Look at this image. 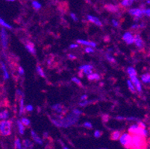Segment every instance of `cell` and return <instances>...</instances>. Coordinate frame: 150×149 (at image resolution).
<instances>
[{"mask_svg":"<svg viewBox=\"0 0 150 149\" xmlns=\"http://www.w3.org/2000/svg\"><path fill=\"white\" fill-rule=\"evenodd\" d=\"M64 149H68L67 147H64Z\"/></svg>","mask_w":150,"mask_h":149,"instance_id":"58","label":"cell"},{"mask_svg":"<svg viewBox=\"0 0 150 149\" xmlns=\"http://www.w3.org/2000/svg\"><path fill=\"white\" fill-rule=\"evenodd\" d=\"M93 66L92 65H90V64H84V65L82 66H79V70L82 71L84 70V69H93Z\"/></svg>","mask_w":150,"mask_h":149,"instance_id":"29","label":"cell"},{"mask_svg":"<svg viewBox=\"0 0 150 149\" xmlns=\"http://www.w3.org/2000/svg\"><path fill=\"white\" fill-rule=\"evenodd\" d=\"M21 121L25 126H28L30 125V120L27 118H22Z\"/></svg>","mask_w":150,"mask_h":149,"instance_id":"35","label":"cell"},{"mask_svg":"<svg viewBox=\"0 0 150 149\" xmlns=\"http://www.w3.org/2000/svg\"><path fill=\"white\" fill-rule=\"evenodd\" d=\"M106 10H108L110 12H116L118 11V8L116 5H111V4H108V5H105Z\"/></svg>","mask_w":150,"mask_h":149,"instance_id":"18","label":"cell"},{"mask_svg":"<svg viewBox=\"0 0 150 149\" xmlns=\"http://www.w3.org/2000/svg\"><path fill=\"white\" fill-rule=\"evenodd\" d=\"M14 146H15V148L16 149L23 148V147H22V143H21V142H20V139H19V138H17V139H15Z\"/></svg>","mask_w":150,"mask_h":149,"instance_id":"28","label":"cell"},{"mask_svg":"<svg viewBox=\"0 0 150 149\" xmlns=\"http://www.w3.org/2000/svg\"><path fill=\"white\" fill-rule=\"evenodd\" d=\"M83 73L89 76V75H91V74L93 73L92 69H84V70H83Z\"/></svg>","mask_w":150,"mask_h":149,"instance_id":"44","label":"cell"},{"mask_svg":"<svg viewBox=\"0 0 150 149\" xmlns=\"http://www.w3.org/2000/svg\"><path fill=\"white\" fill-rule=\"evenodd\" d=\"M87 98H88V95H86V94H84V95H81V101L86 100Z\"/></svg>","mask_w":150,"mask_h":149,"instance_id":"51","label":"cell"},{"mask_svg":"<svg viewBox=\"0 0 150 149\" xmlns=\"http://www.w3.org/2000/svg\"><path fill=\"white\" fill-rule=\"evenodd\" d=\"M0 131L3 136H9L11 132V122L8 120L1 121L0 123Z\"/></svg>","mask_w":150,"mask_h":149,"instance_id":"3","label":"cell"},{"mask_svg":"<svg viewBox=\"0 0 150 149\" xmlns=\"http://www.w3.org/2000/svg\"><path fill=\"white\" fill-rule=\"evenodd\" d=\"M88 78L90 81H98L100 79V76L97 73H92L89 76H88Z\"/></svg>","mask_w":150,"mask_h":149,"instance_id":"21","label":"cell"},{"mask_svg":"<svg viewBox=\"0 0 150 149\" xmlns=\"http://www.w3.org/2000/svg\"><path fill=\"white\" fill-rule=\"evenodd\" d=\"M0 24H1V25H2V26L5 27V28H8V29H11L12 28L11 25H10L9 24H8V23H7L6 22L4 21L2 19H0Z\"/></svg>","mask_w":150,"mask_h":149,"instance_id":"31","label":"cell"},{"mask_svg":"<svg viewBox=\"0 0 150 149\" xmlns=\"http://www.w3.org/2000/svg\"><path fill=\"white\" fill-rule=\"evenodd\" d=\"M7 2H14V1H17V0H5Z\"/></svg>","mask_w":150,"mask_h":149,"instance_id":"56","label":"cell"},{"mask_svg":"<svg viewBox=\"0 0 150 149\" xmlns=\"http://www.w3.org/2000/svg\"><path fill=\"white\" fill-rule=\"evenodd\" d=\"M126 120H128V121H139L138 119L135 118V117H128V118H126Z\"/></svg>","mask_w":150,"mask_h":149,"instance_id":"46","label":"cell"},{"mask_svg":"<svg viewBox=\"0 0 150 149\" xmlns=\"http://www.w3.org/2000/svg\"><path fill=\"white\" fill-rule=\"evenodd\" d=\"M131 28H132V29H134V30L137 29V28H140V25H138V24H134V25H132Z\"/></svg>","mask_w":150,"mask_h":149,"instance_id":"49","label":"cell"},{"mask_svg":"<svg viewBox=\"0 0 150 149\" xmlns=\"http://www.w3.org/2000/svg\"><path fill=\"white\" fill-rule=\"evenodd\" d=\"M77 43H79L81 45H84V46H91V47H96V43H94V42H91V41H87L84 40L79 39L77 40Z\"/></svg>","mask_w":150,"mask_h":149,"instance_id":"11","label":"cell"},{"mask_svg":"<svg viewBox=\"0 0 150 149\" xmlns=\"http://www.w3.org/2000/svg\"><path fill=\"white\" fill-rule=\"evenodd\" d=\"M37 72H38L39 76H41V77L43 78H45V73L40 66H37Z\"/></svg>","mask_w":150,"mask_h":149,"instance_id":"30","label":"cell"},{"mask_svg":"<svg viewBox=\"0 0 150 149\" xmlns=\"http://www.w3.org/2000/svg\"><path fill=\"white\" fill-rule=\"evenodd\" d=\"M106 59H107L108 61L110 63H116L115 59H114V57H113L112 56L109 54H106Z\"/></svg>","mask_w":150,"mask_h":149,"instance_id":"34","label":"cell"},{"mask_svg":"<svg viewBox=\"0 0 150 149\" xmlns=\"http://www.w3.org/2000/svg\"><path fill=\"white\" fill-rule=\"evenodd\" d=\"M85 52L88 53V54H90V53H93L94 49L91 46H88V47L85 48Z\"/></svg>","mask_w":150,"mask_h":149,"instance_id":"36","label":"cell"},{"mask_svg":"<svg viewBox=\"0 0 150 149\" xmlns=\"http://www.w3.org/2000/svg\"><path fill=\"white\" fill-rule=\"evenodd\" d=\"M23 111H24V99L22 98L20 102V115H22Z\"/></svg>","mask_w":150,"mask_h":149,"instance_id":"32","label":"cell"},{"mask_svg":"<svg viewBox=\"0 0 150 149\" xmlns=\"http://www.w3.org/2000/svg\"><path fill=\"white\" fill-rule=\"evenodd\" d=\"M31 136H32V139H34V141H35V143H38V144H39V145L43 144V140H42V139H40V138L39 137L38 135H37V133H35V131H31Z\"/></svg>","mask_w":150,"mask_h":149,"instance_id":"13","label":"cell"},{"mask_svg":"<svg viewBox=\"0 0 150 149\" xmlns=\"http://www.w3.org/2000/svg\"><path fill=\"white\" fill-rule=\"evenodd\" d=\"M120 142L121 145L124 146L125 148L128 149L131 148V145H132V136L128 133H125L121 135L120 138Z\"/></svg>","mask_w":150,"mask_h":149,"instance_id":"4","label":"cell"},{"mask_svg":"<svg viewBox=\"0 0 150 149\" xmlns=\"http://www.w3.org/2000/svg\"><path fill=\"white\" fill-rule=\"evenodd\" d=\"M146 143L145 137L137 134L132 136L131 149H146Z\"/></svg>","mask_w":150,"mask_h":149,"instance_id":"2","label":"cell"},{"mask_svg":"<svg viewBox=\"0 0 150 149\" xmlns=\"http://www.w3.org/2000/svg\"><path fill=\"white\" fill-rule=\"evenodd\" d=\"M29 1H33V0H29Z\"/></svg>","mask_w":150,"mask_h":149,"instance_id":"60","label":"cell"},{"mask_svg":"<svg viewBox=\"0 0 150 149\" xmlns=\"http://www.w3.org/2000/svg\"><path fill=\"white\" fill-rule=\"evenodd\" d=\"M122 40L125 41L126 44L131 45L134 43V36L132 35V33L127 31L125 32L123 35H122Z\"/></svg>","mask_w":150,"mask_h":149,"instance_id":"6","label":"cell"},{"mask_svg":"<svg viewBox=\"0 0 150 149\" xmlns=\"http://www.w3.org/2000/svg\"><path fill=\"white\" fill-rule=\"evenodd\" d=\"M83 126L85 127V128H89V129H91V128H93V125L92 124H91L90 121H85V122L84 123V125H83Z\"/></svg>","mask_w":150,"mask_h":149,"instance_id":"37","label":"cell"},{"mask_svg":"<svg viewBox=\"0 0 150 149\" xmlns=\"http://www.w3.org/2000/svg\"><path fill=\"white\" fill-rule=\"evenodd\" d=\"M87 19H88V21H90L91 23H94V24L97 25V26H102V22L100 21L99 18H97L96 16H93L92 15H88L87 16Z\"/></svg>","mask_w":150,"mask_h":149,"instance_id":"9","label":"cell"},{"mask_svg":"<svg viewBox=\"0 0 150 149\" xmlns=\"http://www.w3.org/2000/svg\"><path fill=\"white\" fill-rule=\"evenodd\" d=\"M23 145H24L25 148H28L32 147V143H31L29 140H28V139L24 140V142H23Z\"/></svg>","mask_w":150,"mask_h":149,"instance_id":"33","label":"cell"},{"mask_svg":"<svg viewBox=\"0 0 150 149\" xmlns=\"http://www.w3.org/2000/svg\"><path fill=\"white\" fill-rule=\"evenodd\" d=\"M137 135H140V136H144V137H146L149 135V131L146 128H142V127L139 125V128L137 131Z\"/></svg>","mask_w":150,"mask_h":149,"instance_id":"12","label":"cell"},{"mask_svg":"<svg viewBox=\"0 0 150 149\" xmlns=\"http://www.w3.org/2000/svg\"><path fill=\"white\" fill-rule=\"evenodd\" d=\"M78 46H79V45L73 43V44H71L70 46H69V48H70V49H76V48H77Z\"/></svg>","mask_w":150,"mask_h":149,"instance_id":"52","label":"cell"},{"mask_svg":"<svg viewBox=\"0 0 150 149\" xmlns=\"http://www.w3.org/2000/svg\"><path fill=\"white\" fill-rule=\"evenodd\" d=\"M68 57H69V58H70V59H72V60H75L76 58V56L73 55V54H69V55H68Z\"/></svg>","mask_w":150,"mask_h":149,"instance_id":"53","label":"cell"},{"mask_svg":"<svg viewBox=\"0 0 150 149\" xmlns=\"http://www.w3.org/2000/svg\"><path fill=\"white\" fill-rule=\"evenodd\" d=\"M33 109H34L33 106L31 105H28L26 107H25V110L28 112H31L32 110H33Z\"/></svg>","mask_w":150,"mask_h":149,"instance_id":"41","label":"cell"},{"mask_svg":"<svg viewBox=\"0 0 150 149\" xmlns=\"http://www.w3.org/2000/svg\"><path fill=\"white\" fill-rule=\"evenodd\" d=\"M121 135L122 134H121V133L119 131H114L112 133V134H111V139H112L113 140H114V141L118 140V139H120V138Z\"/></svg>","mask_w":150,"mask_h":149,"instance_id":"20","label":"cell"},{"mask_svg":"<svg viewBox=\"0 0 150 149\" xmlns=\"http://www.w3.org/2000/svg\"><path fill=\"white\" fill-rule=\"evenodd\" d=\"M31 5H32V7H33L35 9H36V10H39V9H40L42 7L41 4L39 2H38V1H36V0H33V1H32Z\"/></svg>","mask_w":150,"mask_h":149,"instance_id":"27","label":"cell"},{"mask_svg":"<svg viewBox=\"0 0 150 149\" xmlns=\"http://www.w3.org/2000/svg\"><path fill=\"white\" fill-rule=\"evenodd\" d=\"M129 13L134 17H137L139 19H141L144 15V8H132L129 11Z\"/></svg>","mask_w":150,"mask_h":149,"instance_id":"5","label":"cell"},{"mask_svg":"<svg viewBox=\"0 0 150 149\" xmlns=\"http://www.w3.org/2000/svg\"><path fill=\"white\" fill-rule=\"evenodd\" d=\"M79 119V116L75 114L72 112L70 114L68 115L67 117H65V118L57 119H52V121L55 126L59 127V128H66L74 125L75 123L77 122Z\"/></svg>","mask_w":150,"mask_h":149,"instance_id":"1","label":"cell"},{"mask_svg":"<svg viewBox=\"0 0 150 149\" xmlns=\"http://www.w3.org/2000/svg\"><path fill=\"white\" fill-rule=\"evenodd\" d=\"M70 17L72 18V20H73V21H75V22L78 21V17L76 16V15L74 13H70Z\"/></svg>","mask_w":150,"mask_h":149,"instance_id":"43","label":"cell"},{"mask_svg":"<svg viewBox=\"0 0 150 149\" xmlns=\"http://www.w3.org/2000/svg\"><path fill=\"white\" fill-rule=\"evenodd\" d=\"M72 112H73V113H75V114L79 115H79H81V113H82V112H81V110H78V109H74V110H73Z\"/></svg>","mask_w":150,"mask_h":149,"instance_id":"45","label":"cell"},{"mask_svg":"<svg viewBox=\"0 0 150 149\" xmlns=\"http://www.w3.org/2000/svg\"><path fill=\"white\" fill-rule=\"evenodd\" d=\"M134 44L137 46L138 49H142L144 48V40H142V38L140 37V36L139 35H136L134 36Z\"/></svg>","mask_w":150,"mask_h":149,"instance_id":"10","label":"cell"},{"mask_svg":"<svg viewBox=\"0 0 150 149\" xmlns=\"http://www.w3.org/2000/svg\"><path fill=\"white\" fill-rule=\"evenodd\" d=\"M2 69L3 70V74H4V79L5 80H8L9 78V74L8 72V70H7V68L5 66V64L4 63H2Z\"/></svg>","mask_w":150,"mask_h":149,"instance_id":"23","label":"cell"},{"mask_svg":"<svg viewBox=\"0 0 150 149\" xmlns=\"http://www.w3.org/2000/svg\"><path fill=\"white\" fill-rule=\"evenodd\" d=\"M17 95H19V96H21V97L23 96V92H22L20 90H17Z\"/></svg>","mask_w":150,"mask_h":149,"instance_id":"50","label":"cell"},{"mask_svg":"<svg viewBox=\"0 0 150 149\" xmlns=\"http://www.w3.org/2000/svg\"><path fill=\"white\" fill-rule=\"evenodd\" d=\"M90 102H90V101H88V100H84V101H82L81 102H80L79 105L81 107H84V106H85V105H88Z\"/></svg>","mask_w":150,"mask_h":149,"instance_id":"40","label":"cell"},{"mask_svg":"<svg viewBox=\"0 0 150 149\" xmlns=\"http://www.w3.org/2000/svg\"><path fill=\"white\" fill-rule=\"evenodd\" d=\"M139 128V125H136V124H134L132 125L129 128V132L132 135H136L137 134V131Z\"/></svg>","mask_w":150,"mask_h":149,"instance_id":"15","label":"cell"},{"mask_svg":"<svg viewBox=\"0 0 150 149\" xmlns=\"http://www.w3.org/2000/svg\"><path fill=\"white\" fill-rule=\"evenodd\" d=\"M112 25L114 27H118L119 26V23L116 20H112Z\"/></svg>","mask_w":150,"mask_h":149,"instance_id":"47","label":"cell"},{"mask_svg":"<svg viewBox=\"0 0 150 149\" xmlns=\"http://www.w3.org/2000/svg\"><path fill=\"white\" fill-rule=\"evenodd\" d=\"M1 40H2V44L3 47L6 48L8 46V35H7L5 28H2L1 30Z\"/></svg>","mask_w":150,"mask_h":149,"instance_id":"8","label":"cell"},{"mask_svg":"<svg viewBox=\"0 0 150 149\" xmlns=\"http://www.w3.org/2000/svg\"><path fill=\"white\" fill-rule=\"evenodd\" d=\"M9 117V113L8 110H2L0 113V119L6 120Z\"/></svg>","mask_w":150,"mask_h":149,"instance_id":"26","label":"cell"},{"mask_svg":"<svg viewBox=\"0 0 150 149\" xmlns=\"http://www.w3.org/2000/svg\"><path fill=\"white\" fill-rule=\"evenodd\" d=\"M101 135H102V132L99 131H96L95 132H94V136L96 138H99L100 137Z\"/></svg>","mask_w":150,"mask_h":149,"instance_id":"42","label":"cell"},{"mask_svg":"<svg viewBox=\"0 0 150 149\" xmlns=\"http://www.w3.org/2000/svg\"><path fill=\"white\" fill-rule=\"evenodd\" d=\"M127 73L129 76V77L137 76V71H136V69L132 67V66H129L127 69Z\"/></svg>","mask_w":150,"mask_h":149,"instance_id":"19","label":"cell"},{"mask_svg":"<svg viewBox=\"0 0 150 149\" xmlns=\"http://www.w3.org/2000/svg\"><path fill=\"white\" fill-rule=\"evenodd\" d=\"M52 108L54 111H56L57 113H62V111H63L62 106H61V105H59V104H56V105H53V106L52 107Z\"/></svg>","mask_w":150,"mask_h":149,"instance_id":"24","label":"cell"},{"mask_svg":"<svg viewBox=\"0 0 150 149\" xmlns=\"http://www.w3.org/2000/svg\"><path fill=\"white\" fill-rule=\"evenodd\" d=\"M18 72L20 75H21V76L24 75V69H23V68L21 67V66H20L18 69Z\"/></svg>","mask_w":150,"mask_h":149,"instance_id":"48","label":"cell"},{"mask_svg":"<svg viewBox=\"0 0 150 149\" xmlns=\"http://www.w3.org/2000/svg\"><path fill=\"white\" fill-rule=\"evenodd\" d=\"M130 80L132 81V83L134 84V87H136V90H137V92L141 93L142 92V86L140 84V81H139V79L137 78V76H132L130 77Z\"/></svg>","mask_w":150,"mask_h":149,"instance_id":"7","label":"cell"},{"mask_svg":"<svg viewBox=\"0 0 150 149\" xmlns=\"http://www.w3.org/2000/svg\"><path fill=\"white\" fill-rule=\"evenodd\" d=\"M116 119L117 120H124V119H126V118L123 117H116Z\"/></svg>","mask_w":150,"mask_h":149,"instance_id":"54","label":"cell"},{"mask_svg":"<svg viewBox=\"0 0 150 149\" xmlns=\"http://www.w3.org/2000/svg\"><path fill=\"white\" fill-rule=\"evenodd\" d=\"M144 13L146 16L150 17V8H144Z\"/></svg>","mask_w":150,"mask_h":149,"instance_id":"39","label":"cell"},{"mask_svg":"<svg viewBox=\"0 0 150 149\" xmlns=\"http://www.w3.org/2000/svg\"><path fill=\"white\" fill-rule=\"evenodd\" d=\"M79 76H80V77H82V76H83L82 72H79Z\"/></svg>","mask_w":150,"mask_h":149,"instance_id":"57","label":"cell"},{"mask_svg":"<svg viewBox=\"0 0 150 149\" xmlns=\"http://www.w3.org/2000/svg\"><path fill=\"white\" fill-rule=\"evenodd\" d=\"M25 49H26L30 53H31V54H35V45L32 43H30V42L27 43L26 44H25Z\"/></svg>","mask_w":150,"mask_h":149,"instance_id":"14","label":"cell"},{"mask_svg":"<svg viewBox=\"0 0 150 149\" xmlns=\"http://www.w3.org/2000/svg\"><path fill=\"white\" fill-rule=\"evenodd\" d=\"M127 85H128V87H129V90H130L131 92L133 93H134L136 92V87H134V84L132 83V81L131 80H128L127 81Z\"/></svg>","mask_w":150,"mask_h":149,"instance_id":"22","label":"cell"},{"mask_svg":"<svg viewBox=\"0 0 150 149\" xmlns=\"http://www.w3.org/2000/svg\"><path fill=\"white\" fill-rule=\"evenodd\" d=\"M17 127H18V130L19 132H20V134H24V131H25V125H23V122L21 121H17Z\"/></svg>","mask_w":150,"mask_h":149,"instance_id":"17","label":"cell"},{"mask_svg":"<svg viewBox=\"0 0 150 149\" xmlns=\"http://www.w3.org/2000/svg\"><path fill=\"white\" fill-rule=\"evenodd\" d=\"M146 3L147 5H149V4H150V0H146Z\"/></svg>","mask_w":150,"mask_h":149,"instance_id":"55","label":"cell"},{"mask_svg":"<svg viewBox=\"0 0 150 149\" xmlns=\"http://www.w3.org/2000/svg\"><path fill=\"white\" fill-rule=\"evenodd\" d=\"M72 81H73L74 82V83H76V84H78V85H81V81H80L79 79L78 78H76V77L73 78H72Z\"/></svg>","mask_w":150,"mask_h":149,"instance_id":"38","label":"cell"},{"mask_svg":"<svg viewBox=\"0 0 150 149\" xmlns=\"http://www.w3.org/2000/svg\"><path fill=\"white\" fill-rule=\"evenodd\" d=\"M85 1H86V2H90V0H85Z\"/></svg>","mask_w":150,"mask_h":149,"instance_id":"59","label":"cell"},{"mask_svg":"<svg viewBox=\"0 0 150 149\" xmlns=\"http://www.w3.org/2000/svg\"><path fill=\"white\" fill-rule=\"evenodd\" d=\"M141 81L144 84H149L150 83V74L146 73L141 76Z\"/></svg>","mask_w":150,"mask_h":149,"instance_id":"16","label":"cell"},{"mask_svg":"<svg viewBox=\"0 0 150 149\" xmlns=\"http://www.w3.org/2000/svg\"><path fill=\"white\" fill-rule=\"evenodd\" d=\"M134 0H122L121 5L123 7H129L133 4Z\"/></svg>","mask_w":150,"mask_h":149,"instance_id":"25","label":"cell"}]
</instances>
